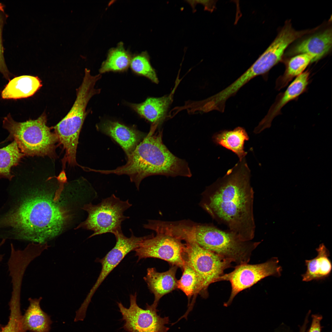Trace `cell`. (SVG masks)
<instances>
[{
    "instance_id": "6da1fadb",
    "label": "cell",
    "mask_w": 332,
    "mask_h": 332,
    "mask_svg": "<svg viewBox=\"0 0 332 332\" xmlns=\"http://www.w3.org/2000/svg\"><path fill=\"white\" fill-rule=\"evenodd\" d=\"M53 199L34 190L9 194L0 209V238L43 244L59 234L72 214Z\"/></svg>"
},
{
    "instance_id": "7a4b0ae2",
    "label": "cell",
    "mask_w": 332,
    "mask_h": 332,
    "mask_svg": "<svg viewBox=\"0 0 332 332\" xmlns=\"http://www.w3.org/2000/svg\"><path fill=\"white\" fill-rule=\"evenodd\" d=\"M246 157L207 187L200 205L214 220L244 241L254 238V192Z\"/></svg>"
},
{
    "instance_id": "3957f363",
    "label": "cell",
    "mask_w": 332,
    "mask_h": 332,
    "mask_svg": "<svg viewBox=\"0 0 332 332\" xmlns=\"http://www.w3.org/2000/svg\"><path fill=\"white\" fill-rule=\"evenodd\" d=\"M152 126L148 134L128 156L126 164L112 170H100L105 174L126 175L137 190L141 181L152 175L190 177L192 175L187 162L173 154L164 144L161 131L155 132Z\"/></svg>"
},
{
    "instance_id": "277c9868",
    "label": "cell",
    "mask_w": 332,
    "mask_h": 332,
    "mask_svg": "<svg viewBox=\"0 0 332 332\" xmlns=\"http://www.w3.org/2000/svg\"><path fill=\"white\" fill-rule=\"evenodd\" d=\"M143 227L154 231L156 235L144 236L134 251L135 256L138 257L137 262L148 258H158L183 268L185 263L184 255L186 242L182 241H186L190 232L188 221L149 220Z\"/></svg>"
},
{
    "instance_id": "5b68a950",
    "label": "cell",
    "mask_w": 332,
    "mask_h": 332,
    "mask_svg": "<svg viewBox=\"0 0 332 332\" xmlns=\"http://www.w3.org/2000/svg\"><path fill=\"white\" fill-rule=\"evenodd\" d=\"M101 77V74L92 75L89 69H85L82 82L77 89L73 106L67 115L53 128L58 140L65 150L64 158L69 163L76 161L79 135L86 116V107L91 98L100 93L101 89H96L95 85Z\"/></svg>"
},
{
    "instance_id": "8992f818",
    "label": "cell",
    "mask_w": 332,
    "mask_h": 332,
    "mask_svg": "<svg viewBox=\"0 0 332 332\" xmlns=\"http://www.w3.org/2000/svg\"><path fill=\"white\" fill-rule=\"evenodd\" d=\"M46 115L23 122L14 121L10 114L4 118L3 127L9 132L6 140H13L25 156H52L58 139L47 125Z\"/></svg>"
},
{
    "instance_id": "52a82bcc",
    "label": "cell",
    "mask_w": 332,
    "mask_h": 332,
    "mask_svg": "<svg viewBox=\"0 0 332 332\" xmlns=\"http://www.w3.org/2000/svg\"><path fill=\"white\" fill-rule=\"evenodd\" d=\"M195 235L200 247L237 265L248 263L252 252L261 243L243 241L229 230L209 224H195Z\"/></svg>"
},
{
    "instance_id": "ba28073f",
    "label": "cell",
    "mask_w": 332,
    "mask_h": 332,
    "mask_svg": "<svg viewBox=\"0 0 332 332\" xmlns=\"http://www.w3.org/2000/svg\"><path fill=\"white\" fill-rule=\"evenodd\" d=\"M132 205L128 200H121L114 194L97 205L85 204L82 209L88 212V217L75 229L81 227L93 231L89 238L108 233L114 234L122 231V222L129 218L124 213Z\"/></svg>"
},
{
    "instance_id": "9c48e42d",
    "label": "cell",
    "mask_w": 332,
    "mask_h": 332,
    "mask_svg": "<svg viewBox=\"0 0 332 332\" xmlns=\"http://www.w3.org/2000/svg\"><path fill=\"white\" fill-rule=\"evenodd\" d=\"M185 262L198 275L201 281L202 296L207 297V289L211 283L216 282L226 269L231 267L232 262L200 247L195 236L186 241L184 255Z\"/></svg>"
},
{
    "instance_id": "30bf717a",
    "label": "cell",
    "mask_w": 332,
    "mask_h": 332,
    "mask_svg": "<svg viewBox=\"0 0 332 332\" xmlns=\"http://www.w3.org/2000/svg\"><path fill=\"white\" fill-rule=\"evenodd\" d=\"M282 271L281 267L279 265L278 259L276 257L261 263H245L237 265L232 271L224 274L216 281V282L228 281L231 285L230 296L224 306L226 307L230 306L240 292L250 287L266 277L271 276L280 277Z\"/></svg>"
},
{
    "instance_id": "8fae6325",
    "label": "cell",
    "mask_w": 332,
    "mask_h": 332,
    "mask_svg": "<svg viewBox=\"0 0 332 332\" xmlns=\"http://www.w3.org/2000/svg\"><path fill=\"white\" fill-rule=\"evenodd\" d=\"M136 293L130 295V306L125 307L117 302L124 321L123 328L128 332H168L166 326L169 322L168 317H161L157 313L156 306L147 304L146 309L140 307L136 302Z\"/></svg>"
},
{
    "instance_id": "7c38bea8",
    "label": "cell",
    "mask_w": 332,
    "mask_h": 332,
    "mask_svg": "<svg viewBox=\"0 0 332 332\" xmlns=\"http://www.w3.org/2000/svg\"><path fill=\"white\" fill-rule=\"evenodd\" d=\"M130 230L131 234L129 237L125 236L122 231L114 234L116 243L114 247L104 257L96 259V262L101 264V269L95 283L83 302L85 305L89 306L92 297L107 277L127 254L138 247L143 239L144 236H135L132 230L130 229Z\"/></svg>"
},
{
    "instance_id": "4fadbf2b",
    "label": "cell",
    "mask_w": 332,
    "mask_h": 332,
    "mask_svg": "<svg viewBox=\"0 0 332 332\" xmlns=\"http://www.w3.org/2000/svg\"><path fill=\"white\" fill-rule=\"evenodd\" d=\"M310 73L303 72L296 77L283 92L277 96L275 101L270 108L267 114L255 128L253 132L258 134L271 125L273 119L281 113L282 109L290 101L297 99L306 90L309 83Z\"/></svg>"
},
{
    "instance_id": "5bb4252c",
    "label": "cell",
    "mask_w": 332,
    "mask_h": 332,
    "mask_svg": "<svg viewBox=\"0 0 332 332\" xmlns=\"http://www.w3.org/2000/svg\"><path fill=\"white\" fill-rule=\"evenodd\" d=\"M101 132L113 138L123 148L127 156L145 137V134L118 122L105 121L99 125Z\"/></svg>"
},
{
    "instance_id": "9a60e30c",
    "label": "cell",
    "mask_w": 332,
    "mask_h": 332,
    "mask_svg": "<svg viewBox=\"0 0 332 332\" xmlns=\"http://www.w3.org/2000/svg\"><path fill=\"white\" fill-rule=\"evenodd\" d=\"M177 267L173 266L165 272H157L154 268L147 269V274L144 279L148 287L154 296L153 303L157 306L160 299L164 295L177 288L176 277Z\"/></svg>"
},
{
    "instance_id": "2e32d148",
    "label": "cell",
    "mask_w": 332,
    "mask_h": 332,
    "mask_svg": "<svg viewBox=\"0 0 332 332\" xmlns=\"http://www.w3.org/2000/svg\"><path fill=\"white\" fill-rule=\"evenodd\" d=\"M332 33L331 29H328L303 40L293 48L291 54H306L312 57V62L318 61L331 47Z\"/></svg>"
},
{
    "instance_id": "e0dca14e",
    "label": "cell",
    "mask_w": 332,
    "mask_h": 332,
    "mask_svg": "<svg viewBox=\"0 0 332 332\" xmlns=\"http://www.w3.org/2000/svg\"><path fill=\"white\" fill-rule=\"evenodd\" d=\"M171 102L170 96L150 97L139 104L130 103V107L140 116L157 126L163 121Z\"/></svg>"
},
{
    "instance_id": "ac0fdd59",
    "label": "cell",
    "mask_w": 332,
    "mask_h": 332,
    "mask_svg": "<svg viewBox=\"0 0 332 332\" xmlns=\"http://www.w3.org/2000/svg\"><path fill=\"white\" fill-rule=\"evenodd\" d=\"M316 250L317 255L315 258L306 260V270L302 275V280L308 282L325 279L330 275L332 269L330 252L323 243L320 244Z\"/></svg>"
},
{
    "instance_id": "d6986e66",
    "label": "cell",
    "mask_w": 332,
    "mask_h": 332,
    "mask_svg": "<svg viewBox=\"0 0 332 332\" xmlns=\"http://www.w3.org/2000/svg\"><path fill=\"white\" fill-rule=\"evenodd\" d=\"M42 86V81L38 77L22 75L16 77L6 86L1 92V97L4 99L27 98L34 95Z\"/></svg>"
},
{
    "instance_id": "ffe728a7",
    "label": "cell",
    "mask_w": 332,
    "mask_h": 332,
    "mask_svg": "<svg viewBox=\"0 0 332 332\" xmlns=\"http://www.w3.org/2000/svg\"><path fill=\"white\" fill-rule=\"evenodd\" d=\"M42 299L29 298L30 304L22 316L23 327L32 332H49L52 323L49 316L41 309L40 303Z\"/></svg>"
},
{
    "instance_id": "44dd1931",
    "label": "cell",
    "mask_w": 332,
    "mask_h": 332,
    "mask_svg": "<svg viewBox=\"0 0 332 332\" xmlns=\"http://www.w3.org/2000/svg\"><path fill=\"white\" fill-rule=\"evenodd\" d=\"M212 139L216 144L221 145L235 153L239 160L245 157L247 152L244 150L245 141L249 137L245 129L238 127L232 130H224L215 134Z\"/></svg>"
},
{
    "instance_id": "7402d4cb",
    "label": "cell",
    "mask_w": 332,
    "mask_h": 332,
    "mask_svg": "<svg viewBox=\"0 0 332 332\" xmlns=\"http://www.w3.org/2000/svg\"><path fill=\"white\" fill-rule=\"evenodd\" d=\"M132 57L124 48L122 42L109 50L106 59L102 63L99 72L101 74L106 72H123L130 65Z\"/></svg>"
},
{
    "instance_id": "603a6c76",
    "label": "cell",
    "mask_w": 332,
    "mask_h": 332,
    "mask_svg": "<svg viewBox=\"0 0 332 332\" xmlns=\"http://www.w3.org/2000/svg\"><path fill=\"white\" fill-rule=\"evenodd\" d=\"M312 60L310 55L305 53L297 54L290 58L287 64L284 73L276 80V89L279 90L287 86L294 78L303 72Z\"/></svg>"
},
{
    "instance_id": "cb8c5ba5",
    "label": "cell",
    "mask_w": 332,
    "mask_h": 332,
    "mask_svg": "<svg viewBox=\"0 0 332 332\" xmlns=\"http://www.w3.org/2000/svg\"><path fill=\"white\" fill-rule=\"evenodd\" d=\"M25 155L19 148L15 141L0 149V178L11 180L13 176L11 173L12 167L18 165Z\"/></svg>"
},
{
    "instance_id": "d4e9b609",
    "label": "cell",
    "mask_w": 332,
    "mask_h": 332,
    "mask_svg": "<svg viewBox=\"0 0 332 332\" xmlns=\"http://www.w3.org/2000/svg\"><path fill=\"white\" fill-rule=\"evenodd\" d=\"M182 269V275L177 280V288L183 291L189 300L193 295H202L201 283L196 272L186 262Z\"/></svg>"
},
{
    "instance_id": "484cf974",
    "label": "cell",
    "mask_w": 332,
    "mask_h": 332,
    "mask_svg": "<svg viewBox=\"0 0 332 332\" xmlns=\"http://www.w3.org/2000/svg\"><path fill=\"white\" fill-rule=\"evenodd\" d=\"M130 66L135 73L147 78L154 83H158L155 70L151 65L149 56L146 51L132 57Z\"/></svg>"
},
{
    "instance_id": "4316f807",
    "label": "cell",
    "mask_w": 332,
    "mask_h": 332,
    "mask_svg": "<svg viewBox=\"0 0 332 332\" xmlns=\"http://www.w3.org/2000/svg\"><path fill=\"white\" fill-rule=\"evenodd\" d=\"M9 306L10 314L8 322L2 327L0 332H26L20 309V296L12 295Z\"/></svg>"
},
{
    "instance_id": "83f0119b",
    "label": "cell",
    "mask_w": 332,
    "mask_h": 332,
    "mask_svg": "<svg viewBox=\"0 0 332 332\" xmlns=\"http://www.w3.org/2000/svg\"><path fill=\"white\" fill-rule=\"evenodd\" d=\"M4 6L0 3V72L5 77L9 80L11 74L6 65L3 55V47L2 44V28L7 15L4 11Z\"/></svg>"
},
{
    "instance_id": "f1b7e54d",
    "label": "cell",
    "mask_w": 332,
    "mask_h": 332,
    "mask_svg": "<svg viewBox=\"0 0 332 332\" xmlns=\"http://www.w3.org/2000/svg\"><path fill=\"white\" fill-rule=\"evenodd\" d=\"M194 10L195 6L198 3L203 5L204 10L210 12L213 11L215 8L216 1L214 0H189L187 1Z\"/></svg>"
},
{
    "instance_id": "f546056e",
    "label": "cell",
    "mask_w": 332,
    "mask_h": 332,
    "mask_svg": "<svg viewBox=\"0 0 332 332\" xmlns=\"http://www.w3.org/2000/svg\"><path fill=\"white\" fill-rule=\"evenodd\" d=\"M322 318V316L319 315H312V322L309 332H321L320 322Z\"/></svg>"
},
{
    "instance_id": "4dcf8cb0",
    "label": "cell",
    "mask_w": 332,
    "mask_h": 332,
    "mask_svg": "<svg viewBox=\"0 0 332 332\" xmlns=\"http://www.w3.org/2000/svg\"><path fill=\"white\" fill-rule=\"evenodd\" d=\"M306 319L303 326L300 328L299 332H305L306 331L307 324L308 323V318L306 317Z\"/></svg>"
},
{
    "instance_id": "1f68e13d",
    "label": "cell",
    "mask_w": 332,
    "mask_h": 332,
    "mask_svg": "<svg viewBox=\"0 0 332 332\" xmlns=\"http://www.w3.org/2000/svg\"><path fill=\"white\" fill-rule=\"evenodd\" d=\"M3 259L2 256L1 255H0V262Z\"/></svg>"
},
{
    "instance_id": "d6a6232c",
    "label": "cell",
    "mask_w": 332,
    "mask_h": 332,
    "mask_svg": "<svg viewBox=\"0 0 332 332\" xmlns=\"http://www.w3.org/2000/svg\"><path fill=\"white\" fill-rule=\"evenodd\" d=\"M3 326H2V325H1L0 324V330L2 328V327Z\"/></svg>"
},
{
    "instance_id": "836d02e7",
    "label": "cell",
    "mask_w": 332,
    "mask_h": 332,
    "mask_svg": "<svg viewBox=\"0 0 332 332\" xmlns=\"http://www.w3.org/2000/svg\"><path fill=\"white\" fill-rule=\"evenodd\" d=\"M194 229V224H193V229ZM193 230H194V229ZM193 231L192 232H192H193ZM192 233H191V234H192Z\"/></svg>"
}]
</instances>
